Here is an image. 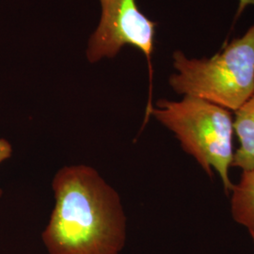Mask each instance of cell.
<instances>
[{
	"label": "cell",
	"instance_id": "ba28073f",
	"mask_svg": "<svg viewBox=\"0 0 254 254\" xmlns=\"http://www.w3.org/2000/svg\"><path fill=\"white\" fill-rule=\"evenodd\" d=\"M250 234H251V236H252V237H253V239H254V231H251V232H250Z\"/></svg>",
	"mask_w": 254,
	"mask_h": 254
},
{
	"label": "cell",
	"instance_id": "6da1fadb",
	"mask_svg": "<svg viewBox=\"0 0 254 254\" xmlns=\"http://www.w3.org/2000/svg\"><path fill=\"white\" fill-rule=\"evenodd\" d=\"M55 205L42 239L48 254H120L127 217L118 192L91 166L55 174Z\"/></svg>",
	"mask_w": 254,
	"mask_h": 254
},
{
	"label": "cell",
	"instance_id": "7a4b0ae2",
	"mask_svg": "<svg viewBox=\"0 0 254 254\" xmlns=\"http://www.w3.org/2000/svg\"><path fill=\"white\" fill-rule=\"evenodd\" d=\"M173 57L176 73L169 83L180 95L234 112L254 95V24L211 58L190 59L182 51H175Z\"/></svg>",
	"mask_w": 254,
	"mask_h": 254
},
{
	"label": "cell",
	"instance_id": "8992f818",
	"mask_svg": "<svg viewBox=\"0 0 254 254\" xmlns=\"http://www.w3.org/2000/svg\"><path fill=\"white\" fill-rule=\"evenodd\" d=\"M231 192L233 218L249 232L254 231V169L243 171L240 181Z\"/></svg>",
	"mask_w": 254,
	"mask_h": 254
},
{
	"label": "cell",
	"instance_id": "5b68a950",
	"mask_svg": "<svg viewBox=\"0 0 254 254\" xmlns=\"http://www.w3.org/2000/svg\"><path fill=\"white\" fill-rule=\"evenodd\" d=\"M235 114L234 127L240 147L235 153L232 167L249 171L254 169V95Z\"/></svg>",
	"mask_w": 254,
	"mask_h": 254
},
{
	"label": "cell",
	"instance_id": "52a82bcc",
	"mask_svg": "<svg viewBox=\"0 0 254 254\" xmlns=\"http://www.w3.org/2000/svg\"><path fill=\"white\" fill-rule=\"evenodd\" d=\"M254 5V0H238V8L236 10V18H235V23L236 20L241 16L243 11L245 10L248 7Z\"/></svg>",
	"mask_w": 254,
	"mask_h": 254
},
{
	"label": "cell",
	"instance_id": "3957f363",
	"mask_svg": "<svg viewBox=\"0 0 254 254\" xmlns=\"http://www.w3.org/2000/svg\"><path fill=\"white\" fill-rule=\"evenodd\" d=\"M172 131L187 154L193 156L210 177L213 170L226 194L233 190L229 169L234 160V122L230 110L193 96L180 101L160 99L150 112Z\"/></svg>",
	"mask_w": 254,
	"mask_h": 254
},
{
	"label": "cell",
	"instance_id": "9c48e42d",
	"mask_svg": "<svg viewBox=\"0 0 254 254\" xmlns=\"http://www.w3.org/2000/svg\"><path fill=\"white\" fill-rule=\"evenodd\" d=\"M2 195V190H1V189H0V196Z\"/></svg>",
	"mask_w": 254,
	"mask_h": 254
},
{
	"label": "cell",
	"instance_id": "277c9868",
	"mask_svg": "<svg viewBox=\"0 0 254 254\" xmlns=\"http://www.w3.org/2000/svg\"><path fill=\"white\" fill-rule=\"evenodd\" d=\"M99 25L91 35L87 50L90 63H97L103 58H114L125 46H132L145 56L150 78L149 99L144 121L150 120L153 109V65L155 28L157 23L143 14L136 0H100Z\"/></svg>",
	"mask_w": 254,
	"mask_h": 254
}]
</instances>
